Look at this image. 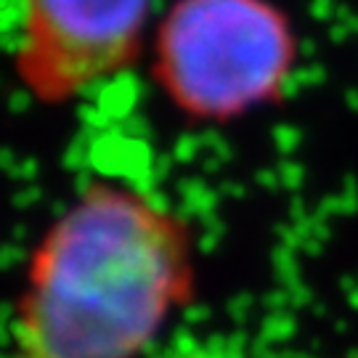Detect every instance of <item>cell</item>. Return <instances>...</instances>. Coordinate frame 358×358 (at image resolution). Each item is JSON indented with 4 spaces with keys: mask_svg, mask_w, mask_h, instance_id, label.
I'll use <instances>...</instances> for the list:
<instances>
[{
    "mask_svg": "<svg viewBox=\"0 0 358 358\" xmlns=\"http://www.w3.org/2000/svg\"><path fill=\"white\" fill-rule=\"evenodd\" d=\"M196 231L154 194L88 180L29 250L13 358H141L194 303Z\"/></svg>",
    "mask_w": 358,
    "mask_h": 358,
    "instance_id": "cell-1",
    "label": "cell"
},
{
    "mask_svg": "<svg viewBox=\"0 0 358 358\" xmlns=\"http://www.w3.org/2000/svg\"><path fill=\"white\" fill-rule=\"evenodd\" d=\"M300 43L276 0H176L152 35V80L196 125H231L276 106Z\"/></svg>",
    "mask_w": 358,
    "mask_h": 358,
    "instance_id": "cell-2",
    "label": "cell"
},
{
    "mask_svg": "<svg viewBox=\"0 0 358 358\" xmlns=\"http://www.w3.org/2000/svg\"><path fill=\"white\" fill-rule=\"evenodd\" d=\"M152 0H24L13 69L32 101L66 106L141 59Z\"/></svg>",
    "mask_w": 358,
    "mask_h": 358,
    "instance_id": "cell-3",
    "label": "cell"
}]
</instances>
